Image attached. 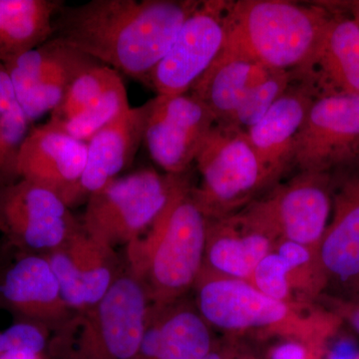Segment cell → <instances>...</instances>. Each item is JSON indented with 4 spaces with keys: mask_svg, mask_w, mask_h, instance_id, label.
Wrapping results in <instances>:
<instances>
[{
    "mask_svg": "<svg viewBox=\"0 0 359 359\" xmlns=\"http://www.w3.org/2000/svg\"><path fill=\"white\" fill-rule=\"evenodd\" d=\"M194 287L197 311L205 323L233 334L280 335L321 349L340 323L337 313L316 311L311 304L276 301L248 280L205 269Z\"/></svg>",
    "mask_w": 359,
    "mask_h": 359,
    "instance_id": "3",
    "label": "cell"
},
{
    "mask_svg": "<svg viewBox=\"0 0 359 359\" xmlns=\"http://www.w3.org/2000/svg\"><path fill=\"white\" fill-rule=\"evenodd\" d=\"M39 359H41V358H39Z\"/></svg>",
    "mask_w": 359,
    "mask_h": 359,
    "instance_id": "43",
    "label": "cell"
},
{
    "mask_svg": "<svg viewBox=\"0 0 359 359\" xmlns=\"http://www.w3.org/2000/svg\"><path fill=\"white\" fill-rule=\"evenodd\" d=\"M313 101L308 90L292 82L263 118L245 132L276 183L292 165L295 140Z\"/></svg>",
    "mask_w": 359,
    "mask_h": 359,
    "instance_id": "19",
    "label": "cell"
},
{
    "mask_svg": "<svg viewBox=\"0 0 359 359\" xmlns=\"http://www.w3.org/2000/svg\"><path fill=\"white\" fill-rule=\"evenodd\" d=\"M273 70L223 49L190 93L211 110L218 124L229 125L252 90Z\"/></svg>",
    "mask_w": 359,
    "mask_h": 359,
    "instance_id": "22",
    "label": "cell"
},
{
    "mask_svg": "<svg viewBox=\"0 0 359 359\" xmlns=\"http://www.w3.org/2000/svg\"><path fill=\"white\" fill-rule=\"evenodd\" d=\"M249 282L271 299L290 304H299L295 302L290 287L289 266L276 250L259 262Z\"/></svg>",
    "mask_w": 359,
    "mask_h": 359,
    "instance_id": "31",
    "label": "cell"
},
{
    "mask_svg": "<svg viewBox=\"0 0 359 359\" xmlns=\"http://www.w3.org/2000/svg\"><path fill=\"white\" fill-rule=\"evenodd\" d=\"M216 118L190 92L156 96L144 142L151 158L170 175H184L195 162Z\"/></svg>",
    "mask_w": 359,
    "mask_h": 359,
    "instance_id": "12",
    "label": "cell"
},
{
    "mask_svg": "<svg viewBox=\"0 0 359 359\" xmlns=\"http://www.w3.org/2000/svg\"><path fill=\"white\" fill-rule=\"evenodd\" d=\"M355 294H356V297L353 302H359V285H358V289H356V290H355Z\"/></svg>",
    "mask_w": 359,
    "mask_h": 359,
    "instance_id": "39",
    "label": "cell"
},
{
    "mask_svg": "<svg viewBox=\"0 0 359 359\" xmlns=\"http://www.w3.org/2000/svg\"><path fill=\"white\" fill-rule=\"evenodd\" d=\"M96 63L99 62L78 50L67 62L49 73L21 97L18 103L29 122L57 109L75 78Z\"/></svg>",
    "mask_w": 359,
    "mask_h": 359,
    "instance_id": "24",
    "label": "cell"
},
{
    "mask_svg": "<svg viewBox=\"0 0 359 359\" xmlns=\"http://www.w3.org/2000/svg\"><path fill=\"white\" fill-rule=\"evenodd\" d=\"M0 248H2L1 245H0Z\"/></svg>",
    "mask_w": 359,
    "mask_h": 359,
    "instance_id": "42",
    "label": "cell"
},
{
    "mask_svg": "<svg viewBox=\"0 0 359 359\" xmlns=\"http://www.w3.org/2000/svg\"><path fill=\"white\" fill-rule=\"evenodd\" d=\"M4 257H6V252H4V248H0V263L4 261Z\"/></svg>",
    "mask_w": 359,
    "mask_h": 359,
    "instance_id": "38",
    "label": "cell"
},
{
    "mask_svg": "<svg viewBox=\"0 0 359 359\" xmlns=\"http://www.w3.org/2000/svg\"><path fill=\"white\" fill-rule=\"evenodd\" d=\"M48 344V328L18 321L0 332V359H39Z\"/></svg>",
    "mask_w": 359,
    "mask_h": 359,
    "instance_id": "30",
    "label": "cell"
},
{
    "mask_svg": "<svg viewBox=\"0 0 359 359\" xmlns=\"http://www.w3.org/2000/svg\"><path fill=\"white\" fill-rule=\"evenodd\" d=\"M359 162V96L314 99L295 140L292 165L330 173Z\"/></svg>",
    "mask_w": 359,
    "mask_h": 359,
    "instance_id": "11",
    "label": "cell"
},
{
    "mask_svg": "<svg viewBox=\"0 0 359 359\" xmlns=\"http://www.w3.org/2000/svg\"><path fill=\"white\" fill-rule=\"evenodd\" d=\"M358 353L353 342L341 340L327 354V359H355Z\"/></svg>",
    "mask_w": 359,
    "mask_h": 359,
    "instance_id": "35",
    "label": "cell"
},
{
    "mask_svg": "<svg viewBox=\"0 0 359 359\" xmlns=\"http://www.w3.org/2000/svg\"><path fill=\"white\" fill-rule=\"evenodd\" d=\"M81 226L55 193L26 180L0 188V233L23 252L45 255Z\"/></svg>",
    "mask_w": 359,
    "mask_h": 359,
    "instance_id": "9",
    "label": "cell"
},
{
    "mask_svg": "<svg viewBox=\"0 0 359 359\" xmlns=\"http://www.w3.org/2000/svg\"><path fill=\"white\" fill-rule=\"evenodd\" d=\"M344 7H347V11L351 13V18L359 25V1L344 2Z\"/></svg>",
    "mask_w": 359,
    "mask_h": 359,
    "instance_id": "36",
    "label": "cell"
},
{
    "mask_svg": "<svg viewBox=\"0 0 359 359\" xmlns=\"http://www.w3.org/2000/svg\"><path fill=\"white\" fill-rule=\"evenodd\" d=\"M121 78L117 71L101 63L87 68L75 78L62 102L51 113L48 122L59 124L79 114Z\"/></svg>",
    "mask_w": 359,
    "mask_h": 359,
    "instance_id": "27",
    "label": "cell"
},
{
    "mask_svg": "<svg viewBox=\"0 0 359 359\" xmlns=\"http://www.w3.org/2000/svg\"><path fill=\"white\" fill-rule=\"evenodd\" d=\"M195 162L202 181L193 197L208 219L237 214L278 185L247 133L228 125L215 124Z\"/></svg>",
    "mask_w": 359,
    "mask_h": 359,
    "instance_id": "6",
    "label": "cell"
},
{
    "mask_svg": "<svg viewBox=\"0 0 359 359\" xmlns=\"http://www.w3.org/2000/svg\"><path fill=\"white\" fill-rule=\"evenodd\" d=\"M153 99L131 107L119 119L98 132L87 143V159L81 180V194L87 200L131 164L144 142Z\"/></svg>",
    "mask_w": 359,
    "mask_h": 359,
    "instance_id": "20",
    "label": "cell"
},
{
    "mask_svg": "<svg viewBox=\"0 0 359 359\" xmlns=\"http://www.w3.org/2000/svg\"><path fill=\"white\" fill-rule=\"evenodd\" d=\"M87 143L47 122L29 131L18 158L20 179L48 189L68 207L83 201Z\"/></svg>",
    "mask_w": 359,
    "mask_h": 359,
    "instance_id": "13",
    "label": "cell"
},
{
    "mask_svg": "<svg viewBox=\"0 0 359 359\" xmlns=\"http://www.w3.org/2000/svg\"><path fill=\"white\" fill-rule=\"evenodd\" d=\"M209 327L197 309L151 306L138 359H204L212 351Z\"/></svg>",
    "mask_w": 359,
    "mask_h": 359,
    "instance_id": "21",
    "label": "cell"
},
{
    "mask_svg": "<svg viewBox=\"0 0 359 359\" xmlns=\"http://www.w3.org/2000/svg\"><path fill=\"white\" fill-rule=\"evenodd\" d=\"M355 359H359V354H358V358H356Z\"/></svg>",
    "mask_w": 359,
    "mask_h": 359,
    "instance_id": "40",
    "label": "cell"
},
{
    "mask_svg": "<svg viewBox=\"0 0 359 359\" xmlns=\"http://www.w3.org/2000/svg\"><path fill=\"white\" fill-rule=\"evenodd\" d=\"M130 108L128 94L121 78L79 114L59 124L49 123L73 138L88 143L90 139L119 119Z\"/></svg>",
    "mask_w": 359,
    "mask_h": 359,
    "instance_id": "26",
    "label": "cell"
},
{
    "mask_svg": "<svg viewBox=\"0 0 359 359\" xmlns=\"http://www.w3.org/2000/svg\"><path fill=\"white\" fill-rule=\"evenodd\" d=\"M332 216L318 248L327 285H359V162L332 172Z\"/></svg>",
    "mask_w": 359,
    "mask_h": 359,
    "instance_id": "17",
    "label": "cell"
},
{
    "mask_svg": "<svg viewBox=\"0 0 359 359\" xmlns=\"http://www.w3.org/2000/svg\"><path fill=\"white\" fill-rule=\"evenodd\" d=\"M242 359H248V358H242Z\"/></svg>",
    "mask_w": 359,
    "mask_h": 359,
    "instance_id": "41",
    "label": "cell"
},
{
    "mask_svg": "<svg viewBox=\"0 0 359 359\" xmlns=\"http://www.w3.org/2000/svg\"><path fill=\"white\" fill-rule=\"evenodd\" d=\"M18 103L13 80L6 65L0 61V117L13 109Z\"/></svg>",
    "mask_w": 359,
    "mask_h": 359,
    "instance_id": "33",
    "label": "cell"
},
{
    "mask_svg": "<svg viewBox=\"0 0 359 359\" xmlns=\"http://www.w3.org/2000/svg\"><path fill=\"white\" fill-rule=\"evenodd\" d=\"M337 309V314L340 318L348 321L349 325L359 334V302H342Z\"/></svg>",
    "mask_w": 359,
    "mask_h": 359,
    "instance_id": "34",
    "label": "cell"
},
{
    "mask_svg": "<svg viewBox=\"0 0 359 359\" xmlns=\"http://www.w3.org/2000/svg\"><path fill=\"white\" fill-rule=\"evenodd\" d=\"M280 240L318 248L332 216V172L301 171L247 205Z\"/></svg>",
    "mask_w": 359,
    "mask_h": 359,
    "instance_id": "8",
    "label": "cell"
},
{
    "mask_svg": "<svg viewBox=\"0 0 359 359\" xmlns=\"http://www.w3.org/2000/svg\"><path fill=\"white\" fill-rule=\"evenodd\" d=\"M292 83L290 72L283 70L271 71V74L247 97L228 126L247 132L263 118Z\"/></svg>",
    "mask_w": 359,
    "mask_h": 359,
    "instance_id": "29",
    "label": "cell"
},
{
    "mask_svg": "<svg viewBox=\"0 0 359 359\" xmlns=\"http://www.w3.org/2000/svg\"><path fill=\"white\" fill-rule=\"evenodd\" d=\"M0 308L18 321L54 330L73 313L63 302L50 264L43 255L32 252H20L13 262L0 263Z\"/></svg>",
    "mask_w": 359,
    "mask_h": 359,
    "instance_id": "16",
    "label": "cell"
},
{
    "mask_svg": "<svg viewBox=\"0 0 359 359\" xmlns=\"http://www.w3.org/2000/svg\"><path fill=\"white\" fill-rule=\"evenodd\" d=\"M311 347L297 340L289 339L273 347L269 359H311Z\"/></svg>",
    "mask_w": 359,
    "mask_h": 359,
    "instance_id": "32",
    "label": "cell"
},
{
    "mask_svg": "<svg viewBox=\"0 0 359 359\" xmlns=\"http://www.w3.org/2000/svg\"><path fill=\"white\" fill-rule=\"evenodd\" d=\"M184 175L143 169L118 177L87 199L82 228L99 244L115 250L140 238L184 182Z\"/></svg>",
    "mask_w": 359,
    "mask_h": 359,
    "instance_id": "7",
    "label": "cell"
},
{
    "mask_svg": "<svg viewBox=\"0 0 359 359\" xmlns=\"http://www.w3.org/2000/svg\"><path fill=\"white\" fill-rule=\"evenodd\" d=\"M72 313L92 308L105 297L122 269L115 250L99 244L80 226L67 241L43 255Z\"/></svg>",
    "mask_w": 359,
    "mask_h": 359,
    "instance_id": "14",
    "label": "cell"
},
{
    "mask_svg": "<svg viewBox=\"0 0 359 359\" xmlns=\"http://www.w3.org/2000/svg\"><path fill=\"white\" fill-rule=\"evenodd\" d=\"M228 1H202L186 20L166 55L144 82L157 96L181 95L209 69L226 43Z\"/></svg>",
    "mask_w": 359,
    "mask_h": 359,
    "instance_id": "10",
    "label": "cell"
},
{
    "mask_svg": "<svg viewBox=\"0 0 359 359\" xmlns=\"http://www.w3.org/2000/svg\"><path fill=\"white\" fill-rule=\"evenodd\" d=\"M151 304L141 283L122 269L95 306L56 328L48 349L54 359H138Z\"/></svg>",
    "mask_w": 359,
    "mask_h": 359,
    "instance_id": "5",
    "label": "cell"
},
{
    "mask_svg": "<svg viewBox=\"0 0 359 359\" xmlns=\"http://www.w3.org/2000/svg\"><path fill=\"white\" fill-rule=\"evenodd\" d=\"M77 51L65 42L51 37L45 43L4 63L13 80L18 101L47 74L67 62Z\"/></svg>",
    "mask_w": 359,
    "mask_h": 359,
    "instance_id": "25",
    "label": "cell"
},
{
    "mask_svg": "<svg viewBox=\"0 0 359 359\" xmlns=\"http://www.w3.org/2000/svg\"><path fill=\"white\" fill-rule=\"evenodd\" d=\"M62 6L59 0H0V61L48 41Z\"/></svg>",
    "mask_w": 359,
    "mask_h": 359,
    "instance_id": "23",
    "label": "cell"
},
{
    "mask_svg": "<svg viewBox=\"0 0 359 359\" xmlns=\"http://www.w3.org/2000/svg\"><path fill=\"white\" fill-rule=\"evenodd\" d=\"M280 241L247 208L231 216L208 219L202 269L249 282L259 262L275 252Z\"/></svg>",
    "mask_w": 359,
    "mask_h": 359,
    "instance_id": "18",
    "label": "cell"
},
{
    "mask_svg": "<svg viewBox=\"0 0 359 359\" xmlns=\"http://www.w3.org/2000/svg\"><path fill=\"white\" fill-rule=\"evenodd\" d=\"M290 74L314 99L359 96L358 23L344 11H332L313 54Z\"/></svg>",
    "mask_w": 359,
    "mask_h": 359,
    "instance_id": "15",
    "label": "cell"
},
{
    "mask_svg": "<svg viewBox=\"0 0 359 359\" xmlns=\"http://www.w3.org/2000/svg\"><path fill=\"white\" fill-rule=\"evenodd\" d=\"M204 359H226L224 354L218 353V351H212L208 354Z\"/></svg>",
    "mask_w": 359,
    "mask_h": 359,
    "instance_id": "37",
    "label": "cell"
},
{
    "mask_svg": "<svg viewBox=\"0 0 359 359\" xmlns=\"http://www.w3.org/2000/svg\"><path fill=\"white\" fill-rule=\"evenodd\" d=\"M29 124L18 104L0 117V188L20 180L18 158L23 142L29 133Z\"/></svg>",
    "mask_w": 359,
    "mask_h": 359,
    "instance_id": "28",
    "label": "cell"
},
{
    "mask_svg": "<svg viewBox=\"0 0 359 359\" xmlns=\"http://www.w3.org/2000/svg\"><path fill=\"white\" fill-rule=\"evenodd\" d=\"M332 11L283 0L228 1L224 50L292 72L313 54Z\"/></svg>",
    "mask_w": 359,
    "mask_h": 359,
    "instance_id": "4",
    "label": "cell"
},
{
    "mask_svg": "<svg viewBox=\"0 0 359 359\" xmlns=\"http://www.w3.org/2000/svg\"><path fill=\"white\" fill-rule=\"evenodd\" d=\"M199 0H92L65 7L54 39L89 57L145 82L166 55Z\"/></svg>",
    "mask_w": 359,
    "mask_h": 359,
    "instance_id": "1",
    "label": "cell"
},
{
    "mask_svg": "<svg viewBox=\"0 0 359 359\" xmlns=\"http://www.w3.org/2000/svg\"><path fill=\"white\" fill-rule=\"evenodd\" d=\"M207 226L186 180L152 226L127 245L125 269L143 285L151 306H171L194 287L204 264Z\"/></svg>",
    "mask_w": 359,
    "mask_h": 359,
    "instance_id": "2",
    "label": "cell"
}]
</instances>
